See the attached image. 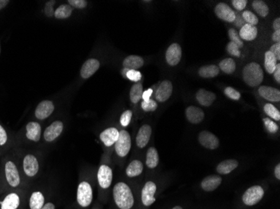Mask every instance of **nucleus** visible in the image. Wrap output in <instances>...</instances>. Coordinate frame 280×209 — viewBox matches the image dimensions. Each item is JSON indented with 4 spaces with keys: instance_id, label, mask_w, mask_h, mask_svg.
<instances>
[{
    "instance_id": "f257e3e1",
    "label": "nucleus",
    "mask_w": 280,
    "mask_h": 209,
    "mask_svg": "<svg viewBox=\"0 0 280 209\" xmlns=\"http://www.w3.org/2000/svg\"><path fill=\"white\" fill-rule=\"evenodd\" d=\"M112 197L118 209H132L134 206V196L129 186L125 182H117L112 189Z\"/></svg>"
},
{
    "instance_id": "a19ab883",
    "label": "nucleus",
    "mask_w": 280,
    "mask_h": 209,
    "mask_svg": "<svg viewBox=\"0 0 280 209\" xmlns=\"http://www.w3.org/2000/svg\"><path fill=\"white\" fill-rule=\"evenodd\" d=\"M263 123L269 133L274 134L278 131V126H277V124L268 117L263 119Z\"/></svg>"
},
{
    "instance_id": "f3484780",
    "label": "nucleus",
    "mask_w": 280,
    "mask_h": 209,
    "mask_svg": "<svg viewBox=\"0 0 280 209\" xmlns=\"http://www.w3.org/2000/svg\"><path fill=\"white\" fill-rule=\"evenodd\" d=\"M54 110H55V106L52 101H47V100L41 101L36 107L35 116L38 120H45L53 113Z\"/></svg>"
},
{
    "instance_id": "58836bf2",
    "label": "nucleus",
    "mask_w": 280,
    "mask_h": 209,
    "mask_svg": "<svg viewBox=\"0 0 280 209\" xmlns=\"http://www.w3.org/2000/svg\"><path fill=\"white\" fill-rule=\"evenodd\" d=\"M228 36H229L230 40H231V42L236 44L239 47V49L243 47V41L240 38L239 35H238L236 30L230 29L229 31H228Z\"/></svg>"
},
{
    "instance_id": "c85d7f7f",
    "label": "nucleus",
    "mask_w": 280,
    "mask_h": 209,
    "mask_svg": "<svg viewBox=\"0 0 280 209\" xmlns=\"http://www.w3.org/2000/svg\"><path fill=\"white\" fill-rule=\"evenodd\" d=\"M144 171V165L139 160H133L126 168V175L128 177L139 176Z\"/></svg>"
},
{
    "instance_id": "bf43d9fd",
    "label": "nucleus",
    "mask_w": 280,
    "mask_h": 209,
    "mask_svg": "<svg viewBox=\"0 0 280 209\" xmlns=\"http://www.w3.org/2000/svg\"><path fill=\"white\" fill-rule=\"evenodd\" d=\"M9 3H10L9 0H0V11L8 6Z\"/></svg>"
},
{
    "instance_id": "1a4fd4ad",
    "label": "nucleus",
    "mask_w": 280,
    "mask_h": 209,
    "mask_svg": "<svg viewBox=\"0 0 280 209\" xmlns=\"http://www.w3.org/2000/svg\"><path fill=\"white\" fill-rule=\"evenodd\" d=\"M97 181L100 187L107 190L112 185V170L109 166L102 164L97 171Z\"/></svg>"
},
{
    "instance_id": "052dcab7",
    "label": "nucleus",
    "mask_w": 280,
    "mask_h": 209,
    "mask_svg": "<svg viewBox=\"0 0 280 209\" xmlns=\"http://www.w3.org/2000/svg\"><path fill=\"white\" fill-rule=\"evenodd\" d=\"M172 209H183V208H182V207H181V206H175V207H173V208Z\"/></svg>"
},
{
    "instance_id": "a18cd8bd",
    "label": "nucleus",
    "mask_w": 280,
    "mask_h": 209,
    "mask_svg": "<svg viewBox=\"0 0 280 209\" xmlns=\"http://www.w3.org/2000/svg\"><path fill=\"white\" fill-rule=\"evenodd\" d=\"M126 76L129 79L130 81H133V82H139L140 80L142 78V74L137 71H127Z\"/></svg>"
},
{
    "instance_id": "a878e982",
    "label": "nucleus",
    "mask_w": 280,
    "mask_h": 209,
    "mask_svg": "<svg viewBox=\"0 0 280 209\" xmlns=\"http://www.w3.org/2000/svg\"><path fill=\"white\" fill-rule=\"evenodd\" d=\"M144 59L138 56H128L122 61L123 68L127 71H137L144 66Z\"/></svg>"
},
{
    "instance_id": "6e6d98bb",
    "label": "nucleus",
    "mask_w": 280,
    "mask_h": 209,
    "mask_svg": "<svg viewBox=\"0 0 280 209\" xmlns=\"http://www.w3.org/2000/svg\"><path fill=\"white\" fill-rule=\"evenodd\" d=\"M272 39L276 43H279L280 31H274V33L272 34Z\"/></svg>"
},
{
    "instance_id": "c03bdc74",
    "label": "nucleus",
    "mask_w": 280,
    "mask_h": 209,
    "mask_svg": "<svg viewBox=\"0 0 280 209\" xmlns=\"http://www.w3.org/2000/svg\"><path fill=\"white\" fill-rule=\"evenodd\" d=\"M227 53L232 56H236V57H240L241 56V51L238 46L236 44L229 42L227 44Z\"/></svg>"
},
{
    "instance_id": "f704fd0d",
    "label": "nucleus",
    "mask_w": 280,
    "mask_h": 209,
    "mask_svg": "<svg viewBox=\"0 0 280 209\" xmlns=\"http://www.w3.org/2000/svg\"><path fill=\"white\" fill-rule=\"evenodd\" d=\"M218 68H219V70H222V71H223L224 73L227 74V75H231L236 70V63H235L233 59H224L223 61L220 62Z\"/></svg>"
},
{
    "instance_id": "7c9ffc66",
    "label": "nucleus",
    "mask_w": 280,
    "mask_h": 209,
    "mask_svg": "<svg viewBox=\"0 0 280 209\" xmlns=\"http://www.w3.org/2000/svg\"><path fill=\"white\" fill-rule=\"evenodd\" d=\"M159 161H160V156H159L158 151L156 147L151 146L148 149L146 154V165L149 168H156L159 165Z\"/></svg>"
},
{
    "instance_id": "79ce46f5",
    "label": "nucleus",
    "mask_w": 280,
    "mask_h": 209,
    "mask_svg": "<svg viewBox=\"0 0 280 209\" xmlns=\"http://www.w3.org/2000/svg\"><path fill=\"white\" fill-rule=\"evenodd\" d=\"M132 112L129 110L125 111L120 117V124L123 127H127L129 125L130 121L132 120Z\"/></svg>"
},
{
    "instance_id": "13d9d810",
    "label": "nucleus",
    "mask_w": 280,
    "mask_h": 209,
    "mask_svg": "<svg viewBox=\"0 0 280 209\" xmlns=\"http://www.w3.org/2000/svg\"><path fill=\"white\" fill-rule=\"evenodd\" d=\"M274 175L277 180L280 179V164H277V166H275L274 168Z\"/></svg>"
},
{
    "instance_id": "864d4df0",
    "label": "nucleus",
    "mask_w": 280,
    "mask_h": 209,
    "mask_svg": "<svg viewBox=\"0 0 280 209\" xmlns=\"http://www.w3.org/2000/svg\"><path fill=\"white\" fill-rule=\"evenodd\" d=\"M153 93V90L152 89H148L147 91H144L143 95H142V99L144 101H149L151 99V96H152Z\"/></svg>"
},
{
    "instance_id": "5701e85b",
    "label": "nucleus",
    "mask_w": 280,
    "mask_h": 209,
    "mask_svg": "<svg viewBox=\"0 0 280 209\" xmlns=\"http://www.w3.org/2000/svg\"><path fill=\"white\" fill-rule=\"evenodd\" d=\"M196 98L199 104H201V106L208 107V106H211L213 104L215 100L217 99V96L212 91H207L205 89H200L196 92Z\"/></svg>"
},
{
    "instance_id": "3c124183",
    "label": "nucleus",
    "mask_w": 280,
    "mask_h": 209,
    "mask_svg": "<svg viewBox=\"0 0 280 209\" xmlns=\"http://www.w3.org/2000/svg\"><path fill=\"white\" fill-rule=\"evenodd\" d=\"M269 51L275 56L277 61H280V43H275L271 46Z\"/></svg>"
},
{
    "instance_id": "2f4dec72",
    "label": "nucleus",
    "mask_w": 280,
    "mask_h": 209,
    "mask_svg": "<svg viewBox=\"0 0 280 209\" xmlns=\"http://www.w3.org/2000/svg\"><path fill=\"white\" fill-rule=\"evenodd\" d=\"M143 92V85H142V83H139V82L135 83L130 90V101H132V103H138V101H140V100L142 98Z\"/></svg>"
},
{
    "instance_id": "9b49d317",
    "label": "nucleus",
    "mask_w": 280,
    "mask_h": 209,
    "mask_svg": "<svg viewBox=\"0 0 280 209\" xmlns=\"http://www.w3.org/2000/svg\"><path fill=\"white\" fill-rule=\"evenodd\" d=\"M63 122L61 121H56L52 122L50 126L46 127L44 131L43 137L46 142H53L61 136L63 131Z\"/></svg>"
},
{
    "instance_id": "a211bd4d",
    "label": "nucleus",
    "mask_w": 280,
    "mask_h": 209,
    "mask_svg": "<svg viewBox=\"0 0 280 209\" xmlns=\"http://www.w3.org/2000/svg\"><path fill=\"white\" fill-rule=\"evenodd\" d=\"M152 128L150 125L145 124L140 127L136 136V144L138 148H145L151 140Z\"/></svg>"
},
{
    "instance_id": "dca6fc26",
    "label": "nucleus",
    "mask_w": 280,
    "mask_h": 209,
    "mask_svg": "<svg viewBox=\"0 0 280 209\" xmlns=\"http://www.w3.org/2000/svg\"><path fill=\"white\" fill-rule=\"evenodd\" d=\"M172 92H173V85L171 81H162L156 91V100L159 102H165L170 99Z\"/></svg>"
},
{
    "instance_id": "393cba45",
    "label": "nucleus",
    "mask_w": 280,
    "mask_h": 209,
    "mask_svg": "<svg viewBox=\"0 0 280 209\" xmlns=\"http://www.w3.org/2000/svg\"><path fill=\"white\" fill-rule=\"evenodd\" d=\"M222 176H218V175H211V176H206L201 181V188L206 191H214L222 184Z\"/></svg>"
},
{
    "instance_id": "8fccbe9b",
    "label": "nucleus",
    "mask_w": 280,
    "mask_h": 209,
    "mask_svg": "<svg viewBox=\"0 0 280 209\" xmlns=\"http://www.w3.org/2000/svg\"><path fill=\"white\" fill-rule=\"evenodd\" d=\"M247 0H232V4L233 7L238 11H243L247 6Z\"/></svg>"
},
{
    "instance_id": "9d476101",
    "label": "nucleus",
    "mask_w": 280,
    "mask_h": 209,
    "mask_svg": "<svg viewBox=\"0 0 280 209\" xmlns=\"http://www.w3.org/2000/svg\"><path fill=\"white\" fill-rule=\"evenodd\" d=\"M156 184L152 181H149L145 184L141 191V201L145 206H150L156 201Z\"/></svg>"
},
{
    "instance_id": "423d86ee",
    "label": "nucleus",
    "mask_w": 280,
    "mask_h": 209,
    "mask_svg": "<svg viewBox=\"0 0 280 209\" xmlns=\"http://www.w3.org/2000/svg\"><path fill=\"white\" fill-rule=\"evenodd\" d=\"M131 145H132V141H131L130 134L125 130H121L119 131L118 138L114 144L115 151L117 156L120 157L127 156L131 150Z\"/></svg>"
},
{
    "instance_id": "c9c22d12",
    "label": "nucleus",
    "mask_w": 280,
    "mask_h": 209,
    "mask_svg": "<svg viewBox=\"0 0 280 209\" xmlns=\"http://www.w3.org/2000/svg\"><path fill=\"white\" fill-rule=\"evenodd\" d=\"M252 8L254 9L256 13L262 18H265L269 13V8L263 1L255 0L252 2Z\"/></svg>"
},
{
    "instance_id": "5fc2aeb1",
    "label": "nucleus",
    "mask_w": 280,
    "mask_h": 209,
    "mask_svg": "<svg viewBox=\"0 0 280 209\" xmlns=\"http://www.w3.org/2000/svg\"><path fill=\"white\" fill-rule=\"evenodd\" d=\"M41 209H56V203L55 201H46V204Z\"/></svg>"
},
{
    "instance_id": "4468645a",
    "label": "nucleus",
    "mask_w": 280,
    "mask_h": 209,
    "mask_svg": "<svg viewBox=\"0 0 280 209\" xmlns=\"http://www.w3.org/2000/svg\"><path fill=\"white\" fill-rule=\"evenodd\" d=\"M46 202V196L41 190L33 191L27 198V209H41Z\"/></svg>"
},
{
    "instance_id": "20e7f679",
    "label": "nucleus",
    "mask_w": 280,
    "mask_h": 209,
    "mask_svg": "<svg viewBox=\"0 0 280 209\" xmlns=\"http://www.w3.org/2000/svg\"><path fill=\"white\" fill-rule=\"evenodd\" d=\"M0 209H27V198L19 191H10L0 199Z\"/></svg>"
},
{
    "instance_id": "72a5a7b5",
    "label": "nucleus",
    "mask_w": 280,
    "mask_h": 209,
    "mask_svg": "<svg viewBox=\"0 0 280 209\" xmlns=\"http://www.w3.org/2000/svg\"><path fill=\"white\" fill-rule=\"evenodd\" d=\"M72 7L69 6V5H62L58 8L56 9L54 16L58 20H65V19H68L70 16H72Z\"/></svg>"
},
{
    "instance_id": "473e14b6",
    "label": "nucleus",
    "mask_w": 280,
    "mask_h": 209,
    "mask_svg": "<svg viewBox=\"0 0 280 209\" xmlns=\"http://www.w3.org/2000/svg\"><path fill=\"white\" fill-rule=\"evenodd\" d=\"M277 62L275 56L269 51H266L264 56V67L267 73H273L276 66H277Z\"/></svg>"
},
{
    "instance_id": "7ed1b4c3",
    "label": "nucleus",
    "mask_w": 280,
    "mask_h": 209,
    "mask_svg": "<svg viewBox=\"0 0 280 209\" xmlns=\"http://www.w3.org/2000/svg\"><path fill=\"white\" fill-rule=\"evenodd\" d=\"M93 201V189L91 184L87 181H82L78 184L77 189V209H87Z\"/></svg>"
},
{
    "instance_id": "412c9836",
    "label": "nucleus",
    "mask_w": 280,
    "mask_h": 209,
    "mask_svg": "<svg viewBox=\"0 0 280 209\" xmlns=\"http://www.w3.org/2000/svg\"><path fill=\"white\" fill-rule=\"evenodd\" d=\"M26 138L34 142H38L41 140L42 129L38 122L31 121L26 125Z\"/></svg>"
},
{
    "instance_id": "c756f323",
    "label": "nucleus",
    "mask_w": 280,
    "mask_h": 209,
    "mask_svg": "<svg viewBox=\"0 0 280 209\" xmlns=\"http://www.w3.org/2000/svg\"><path fill=\"white\" fill-rule=\"evenodd\" d=\"M219 73V68L216 65L204 66L199 69V76H201L202 78H214L218 76Z\"/></svg>"
},
{
    "instance_id": "37998d69",
    "label": "nucleus",
    "mask_w": 280,
    "mask_h": 209,
    "mask_svg": "<svg viewBox=\"0 0 280 209\" xmlns=\"http://www.w3.org/2000/svg\"><path fill=\"white\" fill-rule=\"evenodd\" d=\"M224 94L228 98L234 100V101H238L241 98V94H240L239 91H237V90H235L232 87H227L225 89Z\"/></svg>"
},
{
    "instance_id": "09e8293b",
    "label": "nucleus",
    "mask_w": 280,
    "mask_h": 209,
    "mask_svg": "<svg viewBox=\"0 0 280 209\" xmlns=\"http://www.w3.org/2000/svg\"><path fill=\"white\" fill-rule=\"evenodd\" d=\"M9 136L6 129L0 125V146H5L8 142Z\"/></svg>"
},
{
    "instance_id": "680f3d73",
    "label": "nucleus",
    "mask_w": 280,
    "mask_h": 209,
    "mask_svg": "<svg viewBox=\"0 0 280 209\" xmlns=\"http://www.w3.org/2000/svg\"><path fill=\"white\" fill-rule=\"evenodd\" d=\"M92 209H96V208H92Z\"/></svg>"
},
{
    "instance_id": "b1692460",
    "label": "nucleus",
    "mask_w": 280,
    "mask_h": 209,
    "mask_svg": "<svg viewBox=\"0 0 280 209\" xmlns=\"http://www.w3.org/2000/svg\"><path fill=\"white\" fill-rule=\"evenodd\" d=\"M186 119L192 124L201 123L205 117L204 111L197 106H191L186 110Z\"/></svg>"
},
{
    "instance_id": "de8ad7c7",
    "label": "nucleus",
    "mask_w": 280,
    "mask_h": 209,
    "mask_svg": "<svg viewBox=\"0 0 280 209\" xmlns=\"http://www.w3.org/2000/svg\"><path fill=\"white\" fill-rule=\"evenodd\" d=\"M56 5V1L55 0H51V1H48L47 3L46 4V6H45V14L46 16L49 18H51L52 16H54V6Z\"/></svg>"
},
{
    "instance_id": "f03ea898",
    "label": "nucleus",
    "mask_w": 280,
    "mask_h": 209,
    "mask_svg": "<svg viewBox=\"0 0 280 209\" xmlns=\"http://www.w3.org/2000/svg\"><path fill=\"white\" fill-rule=\"evenodd\" d=\"M263 70L259 64L251 62L242 70V78L250 87H257L263 81Z\"/></svg>"
},
{
    "instance_id": "e433bc0d",
    "label": "nucleus",
    "mask_w": 280,
    "mask_h": 209,
    "mask_svg": "<svg viewBox=\"0 0 280 209\" xmlns=\"http://www.w3.org/2000/svg\"><path fill=\"white\" fill-rule=\"evenodd\" d=\"M265 113L267 114V116H269L270 118L273 119L275 121H278L280 120V112L273 105L270 103H267L264 106Z\"/></svg>"
},
{
    "instance_id": "2eb2a0df",
    "label": "nucleus",
    "mask_w": 280,
    "mask_h": 209,
    "mask_svg": "<svg viewBox=\"0 0 280 209\" xmlns=\"http://www.w3.org/2000/svg\"><path fill=\"white\" fill-rule=\"evenodd\" d=\"M181 56H182V50L179 44H172L166 51V61L171 66H177L181 61Z\"/></svg>"
},
{
    "instance_id": "39448f33",
    "label": "nucleus",
    "mask_w": 280,
    "mask_h": 209,
    "mask_svg": "<svg viewBox=\"0 0 280 209\" xmlns=\"http://www.w3.org/2000/svg\"><path fill=\"white\" fill-rule=\"evenodd\" d=\"M5 176L6 181L11 188L16 189L21 185V173L13 161H7L5 163Z\"/></svg>"
},
{
    "instance_id": "6e6552de",
    "label": "nucleus",
    "mask_w": 280,
    "mask_h": 209,
    "mask_svg": "<svg viewBox=\"0 0 280 209\" xmlns=\"http://www.w3.org/2000/svg\"><path fill=\"white\" fill-rule=\"evenodd\" d=\"M23 171L28 177H34L40 171V162L33 154H27L23 159Z\"/></svg>"
},
{
    "instance_id": "bb28decb",
    "label": "nucleus",
    "mask_w": 280,
    "mask_h": 209,
    "mask_svg": "<svg viewBox=\"0 0 280 209\" xmlns=\"http://www.w3.org/2000/svg\"><path fill=\"white\" fill-rule=\"evenodd\" d=\"M238 165H239L238 161L234 159L225 160L217 165V171L221 175H227L231 173L232 171H234Z\"/></svg>"
},
{
    "instance_id": "4be33fe9",
    "label": "nucleus",
    "mask_w": 280,
    "mask_h": 209,
    "mask_svg": "<svg viewBox=\"0 0 280 209\" xmlns=\"http://www.w3.org/2000/svg\"><path fill=\"white\" fill-rule=\"evenodd\" d=\"M258 93L262 98L271 101V102H278L280 101L279 90L271 87V86H260L258 89Z\"/></svg>"
},
{
    "instance_id": "ea45409f",
    "label": "nucleus",
    "mask_w": 280,
    "mask_h": 209,
    "mask_svg": "<svg viewBox=\"0 0 280 209\" xmlns=\"http://www.w3.org/2000/svg\"><path fill=\"white\" fill-rule=\"evenodd\" d=\"M157 107H158V104L155 100L150 99L149 101H143L141 102V108L143 109L144 111H146V112L155 111Z\"/></svg>"
},
{
    "instance_id": "aec40b11",
    "label": "nucleus",
    "mask_w": 280,
    "mask_h": 209,
    "mask_svg": "<svg viewBox=\"0 0 280 209\" xmlns=\"http://www.w3.org/2000/svg\"><path fill=\"white\" fill-rule=\"evenodd\" d=\"M119 136V131L115 127H109L105 129L100 134V140L102 141L106 146H112L116 143L117 138Z\"/></svg>"
},
{
    "instance_id": "f8f14e48",
    "label": "nucleus",
    "mask_w": 280,
    "mask_h": 209,
    "mask_svg": "<svg viewBox=\"0 0 280 209\" xmlns=\"http://www.w3.org/2000/svg\"><path fill=\"white\" fill-rule=\"evenodd\" d=\"M199 142L201 146L209 150H215L218 148L220 145L219 139L214 134L208 131H202L198 136Z\"/></svg>"
},
{
    "instance_id": "0eeeda50",
    "label": "nucleus",
    "mask_w": 280,
    "mask_h": 209,
    "mask_svg": "<svg viewBox=\"0 0 280 209\" xmlns=\"http://www.w3.org/2000/svg\"><path fill=\"white\" fill-rule=\"evenodd\" d=\"M264 196V190L261 186H252L246 190L242 195V201L247 206H254L258 203Z\"/></svg>"
},
{
    "instance_id": "ddd939ff",
    "label": "nucleus",
    "mask_w": 280,
    "mask_h": 209,
    "mask_svg": "<svg viewBox=\"0 0 280 209\" xmlns=\"http://www.w3.org/2000/svg\"><path fill=\"white\" fill-rule=\"evenodd\" d=\"M215 14L217 15L220 20L228 22V23L234 22L235 20L237 18V15L235 14L234 11H232L227 4L225 3L218 4L215 7Z\"/></svg>"
},
{
    "instance_id": "cd10ccee",
    "label": "nucleus",
    "mask_w": 280,
    "mask_h": 209,
    "mask_svg": "<svg viewBox=\"0 0 280 209\" xmlns=\"http://www.w3.org/2000/svg\"><path fill=\"white\" fill-rule=\"evenodd\" d=\"M239 37L241 40L246 41H254L257 36V29L256 26H250L245 24L242 28L240 29Z\"/></svg>"
},
{
    "instance_id": "49530a36",
    "label": "nucleus",
    "mask_w": 280,
    "mask_h": 209,
    "mask_svg": "<svg viewBox=\"0 0 280 209\" xmlns=\"http://www.w3.org/2000/svg\"><path fill=\"white\" fill-rule=\"evenodd\" d=\"M69 6L76 9H84L87 7V2L86 0H68Z\"/></svg>"
},
{
    "instance_id": "603ef678",
    "label": "nucleus",
    "mask_w": 280,
    "mask_h": 209,
    "mask_svg": "<svg viewBox=\"0 0 280 209\" xmlns=\"http://www.w3.org/2000/svg\"><path fill=\"white\" fill-rule=\"evenodd\" d=\"M272 74H273L275 81H277V83H280V64H277L276 68Z\"/></svg>"
},
{
    "instance_id": "4c0bfd02",
    "label": "nucleus",
    "mask_w": 280,
    "mask_h": 209,
    "mask_svg": "<svg viewBox=\"0 0 280 209\" xmlns=\"http://www.w3.org/2000/svg\"><path fill=\"white\" fill-rule=\"evenodd\" d=\"M242 20L250 26H256L258 24V19L251 11H246L242 14Z\"/></svg>"
},
{
    "instance_id": "4d7b16f0",
    "label": "nucleus",
    "mask_w": 280,
    "mask_h": 209,
    "mask_svg": "<svg viewBox=\"0 0 280 209\" xmlns=\"http://www.w3.org/2000/svg\"><path fill=\"white\" fill-rule=\"evenodd\" d=\"M273 29L274 31H280V18H277L273 21Z\"/></svg>"
},
{
    "instance_id": "6ab92c4d",
    "label": "nucleus",
    "mask_w": 280,
    "mask_h": 209,
    "mask_svg": "<svg viewBox=\"0 0 280 209\" xmlns=\"http://www.w3.org/2000/svg\"><path fill=\"white\" fill-rule=\"evenodd\" d=\"M99 68V61H97V59H89L87 61H85V63L82 66L80 75L82 76V78L88 79L93 76Z\"/></svg>"
}]
</instances>
